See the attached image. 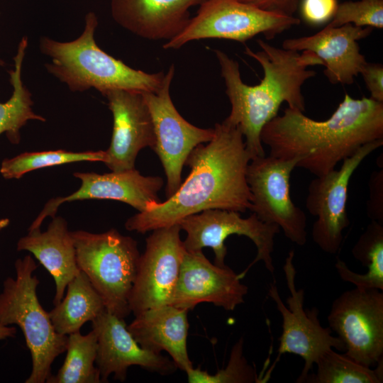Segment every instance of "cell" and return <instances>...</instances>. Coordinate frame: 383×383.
<instances>
[{"mask_svg": "<svg viewBox=\"0 0 383 383\" xmlns=\"http://www.w3.org/2000/svg\"><path fill=\"white\" fill-rule=\"evenodd\" d=\"M212 139L196 146L187 157V178L163 202L148 205L129 218L131 231H148L177 224L185 217L207 209L245 212L251 208V193L246 179L252 157L238 126L216 123Z\"/></svg>", "mask_w": 383, "mask_h": 383, "instance_id": "6da1fadb", "label": "cell"}, {"mask_svg": "<svg viewBox=\"0 0 383 383\" xmlns=\"http://www.w3.org/2000/svg\"><path fill=\"white\" fill-rule=\"evenodd\" d=\"M260 140L271 156H304L297 167L320 177L364 145L383 140V102L345 94L331 117L322 121L288 107L265 124Z\"/></svg>", "mask_w": 383, "mask_h": 383, "instance_id": "7a4b0ae2", "label": "cell"}, {"mask_svg": "<svg viewBox=\"0 0 383 383\" xmlns=\"http://www.w3.org/2000/svg\"><path fill=\"white\" fill-rule=\"evenodd\" d=\"M257 42L261 50L254 52L248 47L245 50L263 70V78L255 86L243 82L237 61L220 50H214L231 106L223 121L240 128L252 159L265 155L260 133L265 124L277 116L283 102L291 109L304 112L302 86L316 75L309 67L323 65L309 50L300 52L277 48L261 39Z\"/></svg>", "mask_w": 383, "mask_h": 383, "instance_id": "3957f363", "label": "cell"}, {"mask_svg": "<svg viewBox=\"0 0 383 383\" xmlns=\"http://www.w3.org/2000/svg\"><path fill=\"white\" fill-rule=\"evenodd\" d=\"M96 16L85 17L82 35L70 42H58L43 37L41 52L51 57L45 64L48 72L65 83L73 91L94 88L102 94L112 89L155 92L162 85L165 74L135 70L103 51L96 43Z\"/></svg>", "mask_w": 383, "mask_h": 383, "instance_id": "277c9868", "label": "cell"}, {"mask_svg": "<svg viewBox=\"0 0 383 383\" xmlns=\"http://www.w3.org/2000/svg\"><path fill=\"white\" fill-rule=\"evenodd\" d=\"M16 277H7L0 293V323L17 325L22 331L32 360L31 372L26 383H44L51 377V365L66 351L68 335L57 333L48 312L40 305L33 274L37 265L30 255L14 264Z\"/></svg>", "mask_w": 383, "mask_h": 383, "instance_id": "5b68a950", "label": "cell"}, {"mask_svg": "<svg viewBox=\"0 0 383 383\" xmlns=\"http://www.w3.org/2000/svg\"><path fill=\"white\" fill-rule=\"evenodd\" d=\"M78 267L101 297L106 310L125 318L140 253L137 242L111 229L101 233L72 231Z\"/></svg>", "mask_w": 383, "mask_h": 383, "instance_id": "8992f818", "label": "cell"}, {"mask_svg": "<svg viewBox=\"0 0 383 383\" xmlns=\"http://www.w3.org/2000/svg\"><path fill=\"white\" fill-rule=\"evenodd\" d=\"M299 23L295 16L265 11L238 0H206L186 28L163 48L179 49L190 41L206 38L245 43L259 34L271 40Z\"/></svg>", "mask_w": 383, "mask_h": 383, "instance_id": "52a82bcc", "label": "cell"}, {"mask_svg": "<svg viewBox=\"0 0 383 383\" xmlns=\"http://www.w3.org/2000/svg\"><path fill=\"white\" fill-rule=\"evenodd\" d=\"M304 157L258 156L250 161L246 172L252 196L250 211L262 221L277 226L287 239L299 246L307 241V218L292 200L290 177Z\"/></svg>", "mask_w": 383, "mask_h": 383, "instance_id": "ba28073f", "label": "cell"}, {"mask_svg": "<svg viewBox=\"0 0 383 383\" xmlns=\"http://www.w3.org/2000/svg\"><path fill=\"white\" fill-rule=\"evenodd\" d=\"M294 250L289 251L283 265L287 286L290 295L286 306L279 293L275 281L270 284L268 294L274 301L282 318V333L279 338V345L276 362L282 355L292 353L304 360L303 370L296 382H305L309 371L321 355L329 348L345 352L343 342L332 335L329 327L323 328L318 318V310L304 309V291L296 289V269L293 263Z\"/></svg>", "mask_w": 383, "mask_h": 383, "instance_id": "9c48e42d", "label": "cell"}, {"mask_svg": "<svg viewBox=\"0 0 383 383\" xmlns=\"http://www.w3.org/2000/svg\"><path fill=\"white\" fill-rule=\"evenodd\" d=\"M177 224L187 233L186 239L182 241L186 250L199 251L209 247L214 252V264L221 267L226 266L227 248L224 243L226 238L233 234L248 237L256 246L257 255L246 271L262 261L265 268L274 274L272 255L274 238L280 229L274 224L262 221L255 213L244 218L238 211L207 209L189 215Z\"/></svg>", "mask_w": 383, "mask_h": 383, "instance_id": "30bf717a", "label": "cell"}, {"mask_svg": "<svg viewBox=\"0 0 383 383\" xmlns=\"http://www.w3.org/2000/svg\"><path fill=\"white\" fill-rule=\"evenodd\" d=\"M328 327L343 342L344 355L366 367L383 360V293L356 287L336 298Z\"/></svg>", "mask_w": 383, "mask_h": 383, "instance_id": "8fae6325", "label": "cell"}, {"mask_svg": "<svg viewBox=\"0 0 383 383\" xmlns=\"http://www.w3.org/2000/svg\"><path fill=\"white\" fill-rule=\"evenodd\" d=\"M174 74V66L172 65L157 91L143 92L154 126L155 144L152 150L158 156L167 177V198L179 188L182 168L191 152L199 145L209 142L214 134L213 128L196 127L178 112L170 93Z\"/></svg>", "mask_w": 383, "mask_h": 383, "instance_id": "7c38bea8", "label": "cell"}, {"mask_svg": "<svg viewBox=\"0 0 383 383\" xmlns=\"http://www.w3.org/2000/svg\"><path fill=\"white\" fill-rule=\"evenodd\" d=\"M382 145L383 140L364 145L343 160L339 170L310 182L305 204L309 213L316 218L311 228L312 239L323 252L335 254L340 250L343 232L350 224L347 213L350 179L361 162Z\"/></svg>", "mask_w": 383, "mask_h": 383, "instance_id": "4fadbf2b", "label": "cell"}, {"mask_svg": "<svg viewBox=\"0 0 383 383\" xmlns=\"http://www.w3.org/2000/svg\"><path fill=\"white\" fill-rule=\"evenodd\" d=\"M178 224L152 231L140 255L129 297L135 316L170 304L184 252Z\"/></svg>", "mask_w": 383, "mask_h": 383, "instance_id": "5bb4252c", "label": "cell"}, {"mask_svg": "<svg viewBox=\"0 0 383 383\" xmlns=\"http://www.w3.org/2000/svg\"><path fill=\"white\" fill-rule=\"evenodd\" d=\"M227 265L211 263L202 250H184L170 305L186 310L208 302L233 311L244 302L248 288Z\"/></svg>", "mask_w": 383, "mask_h": 383, "instance_id": "9a60e30c", "label": "cell"}, {"mask_svg": "<svg viewBox=\"0 0 383 383\" xmlns=\"http://www.w3.org/2000/svg\"><path fill=\"white\" fill-rule=\"evenodd\" d=\"M103 95L113 118L104 163L115 172L134 169L138 152L147 147L152 149L155 144L153 122L143 92L112 89Z\"/></svg>", "mask_w": 383, "mask_h": 383, "instance_id": "2e32d148", "label": "cell"}, {"mask_svg": "<svg viewBox=\"0 0 383 383\" xmlns=\"http://www.w3.org/2000/svg\"><path fill=\"white\" fill-rule=\"evenodd\" d=\"M91 322L97 338L96 366L101 382L112 374L115 379L125 381L132 365L162 375L177 370L172 360L143 348L128 331L124 318L105 310Z\"/></svg>", "mask_w": 383, "mask_h": 383, "instance_id": "e0dca14e", "label": "cell"}, {"mask_svg": "<svg viewBox=\"0 0 383 383\" xmlns=\"http://www.w3.org/2000/svg\"><path fill=\"white\" fill-rule=\"evenodd\" d=\"M74 176L80 179V187L67 196L50 200L28 230L39 228L47 216L55 217L59 206L67 201L111 199L144 211L148 205L160 202L158 192L164 184L160 177L144 176L135 168L105 174L75 172Z\"/></svg>", "mask_w": 383, "mask_h": 383, "instance_id": "ac0fdd59", "label": "cell"}, {"mask_svg": "<svg viewBox=\"0 0 383 383\" xmlns=\"http://www.w3.org/2000/svg\"><path fill=\"white\" fill-rule=\"evenodd\" d=\"M372 29L351 23L338 27L326 26L314 35L286 39L282 46L313 52L323 62L326 67L323 73L331 83L350 85L367 62L357 41L367 37Z\"/></svg>", "mask_w": 383, "mask_h": 383, "instance_id": "d6986e66", "label": "cell"}, {"mask_svg": "<svg viewBox=\"0 0 383 383\" xmlns=\"http://www.w3.org/2000/svg\"><path fill=\"white\" fill-rule=\"evenodd\" d=\"M206 0H111L113 20L123 28L148 40L178 35L188 25L189 9Z\"/></svg>", "mask_w": 383, "mask_h": 383, "instance_id": "ffe728a7", "label": "cell"}, {"mask_svg": "<svg viewBox=\"0 0 383 383\" xmlns=\"http://www.w3.org/2000/svg\"><path fill=\"white\" fill-rule=\"evenodd\" d=\"M188 310L167 304L135 315L127 326L135 341L144 349L160 354L166 351L179 369L193 368L187 352Z\"/></svg>", "mask_w": 383, "mask_h": 383, "instance_id": "44dd1931", "label": "cell"}, {"mask_svg": "<svg viewBox=\"0 0 383 383\" xmlns=\"http://www.w3.org/2000/svg\"><path fill=\"white\" fill-rule=\"evenodd\" d=\"M17 250L31 252L52 275L55 284L53 304H58L67 284L80 271L66 221L55 216L45 231L41 232L40 228L28 230V233L18 240Z\"/></svg>", "mask_w": 383, "mask_h": 383, "instance_id": "7402d4cb", "label": "cell"}, {"mask_svg": "<svg viewBox=\"0 0 383 383\" xmlns=\"http://www.w3.org/2000/svg\"><path fill=\"white\" fill-rule=\"evenodd\" d=\"M66 289L65 296L48 312L54 329L63 335L79 331L106 310L101 297L82 271L70 280Z\"/></svg>", "mask_w": 383, "mask_h": 383, "instance_id": "603a6c76", "label": "cell"}, {"mask_svg": "<svg viewBox=\"0 0 383 383\" xmlns=\"http://www.w3.org/2000/svg\"><path fill=\"white\" fill-rule=\"evenodd\" d=\"M353 257L368 270L359 274L337 259L335 268L345 282L356 287L383 290V223L371 221L352 249Z\"/></svg>", "mask_w": 383, "mask_h": 383, "instance_id": "cb8c5ba5", "label": "cell"}, {"mask_svg": "<svg viewBox=\"0 0 383 383\" xmlns=\"http://www.w3.org/2000/svg\"><path fill=\"white\" fill-rule=\"evenodd\" d=\"M27 46L28 38L23 37L13 57L14 67L9 72L13 87L12 95L7 101L0 102V135L5 133L13 144L20 142V130L28 121H45L43 116L33 112L31 94L24 86L21 78L22 64Z\"/></svg>", "mask_w": 383, "mask_h": 383, "instance_id": "d4e9b609", "label": "cell"}, {"mask_svg": "<svg viewBox=\"0 0 383 383\" xmlns=\"http://www.w3.org/2000/svg\"><path fill=\"white\" fill-rule=\"evenodd\" d=\"M67 355L56 375H51L48 383H99L100 373L95 366L97 338L91 330L86 335L80 331L68 335Z\"/></svg>", "mask_w": 383, "mask_h": 383, "instance_id": "484cf974", "label": "cell"}, {"mask_svg": "<svg viewBox=\"0 0 383 383\" xmlns=\"http://www.w3.org/2000/svg\"><path fill=\"white\" fill-rule=\"evenodd\" d=\"M316 373L308 375V383H382L383 360L375 369L361 365L333 348L324 351L316 362Z\"/></svg>", "mask_w": 383, "mask_h": 383, "instance_id": "4316f807", "label": "cell"}, {"mask_svg": "<svg viewBox=\"0 0 383 383\" xmlns=\"http://www.w3.org/2000/svg\"><path fill=\"white\" fill-rule=\"evenodd\" d=\"M106 151L70 152L63 150L42 152H26L11 158H5L1 164L0 173L6 179H20L35 170L82 161L103 162Z\"/></svg>", "mask_w": 383, "mask_h": 383, "instance_id": "83f0119b", "label": "cell"}, {"mask_svg": "<svg viewBox=\"0 0 383 383\" xmlns=\"http://www.w3.org/2000/svg\"><path fill=\"white\" fill-rule=\"evenodd\" d=\"M244 340L240 338L233 346L227 366L211 374L200 368L186 372L190 383H252L256 382L255 370L243 355Z\"/></svg>", "mask_w": 383, "mask_h": 383, "instance_id": "f1b7e54d", "label": "cell"}, {"mask_svg": "<svg viewBox=\"0 0 383 383\" xmlns=\"http://www.w3.org/2000/svg\"><path fill=\"white\" fill-rule=\"evenodd\" d=\"M351 23L357 27L383 28V0L348 1L338 4L331 21L338 27Z\"/></svg>", "mask_w": 383, "mask_h": 383, "instance_id": "f546056e", "label": "cell"}, {"mask_svg": "<svg viewBox=\"0 0 383 383\" xmlns=\"http://www.w3.org/2000/svg\"><path fill=\"white\" fill-rule=\"evenodd\" d=\"M338 6L337 0H303L301 14L309 23L319 25L333 18Z\"/></svg>", "mask_w": 383, "mask_h": 383, "instance_id": "4dcf8cb0", "label": "cell"}, {"mask_svg": "<svg viewBox=\"0 0 383 383\" xmlns=\"http://www.w3.org/2000/svg\"><path fill=\"white\" fill-rule=\"evenodd\" d=\"M367 214L371 221L383 223V170L374 172L370 179Z\"/></svg>", "mask_w": 383, "mask_h": 383, "instance_id": "1f68e13d", "label": "cell"}, {"mask_svg": "<svg viewBox=\"0 0 383 383\" xmlns=\"http://www.w3.org/2000/svg\"><path fill=\"white\" fill-rule=\"evenodd\" d=\"M360 74L370 92V98L383 102V66L379 63L366 62Z\"/></svg>", "mask_w": 383, "mask_h": 383, "instance_id": "d6a6232c", "label": "cell"}, {"mask_svg": "<svg viewBox=\"0 0 383 383\" xmlns=\"http://www.w3.org/2000/svg\"><path fill=\"white\" fill-rule=\"evenodd\" d=\"M261 10L285 16H294L299 0H238Z\"/></svg>", "mask_w": 383, "mask_h": 383, "instance_id": "836d02e7", "label": "cell"}, {"mask_svg": "<svg viewBox=\"0 0 383 383\" xmlns=\"http://www.w3.org/2000/svg\"><path fill=\"white\" fill-rule=\"evenodd\" d=\"M16 334V328L15 327L0 323V340L13 337Z\"/></svg>", "mask_w": 383, "mask_h": 383, "instance_id": "e575fe53", "label": "cell"}, {"mask_svg": "<svg viewBox=\"0 0 383 383\" xmlns=\"http://www.w3.org/2000/svg\"><path fill=\"white\" fill-rule=\"evenodd\" d=\"M10 220L9 218H1L0 219V231L5 228L9 226Z\"/></svg>", "mask_w": 383, "mask_h": 383, "instance_id": "d590c367", "label": "cell"}, {"mask_svg": "<svg viewBox=\"0 0 383 383\" xmlns=\"http://www.w3.org/2000/svg\"><path fill=\"white\" fill-rule=\"evenodd\" d=\"M4 62L0 59V66H4Z\"/></svg>", "mask_w": 383, "mask_h": 383, "instance_id": "8d00e7d4", "label": "cell"}]
</instances>
